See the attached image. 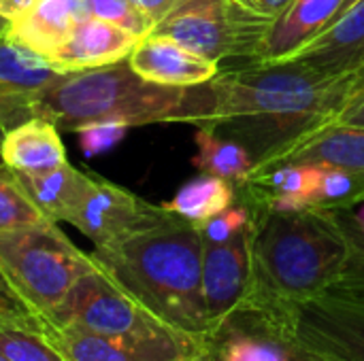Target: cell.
Listing matches in <instances>:
<instances>
[{
    "label": "cell",
    "mask_w": 364,
    "mask_h": 361,
    "mask_svg": "<svg viewBox=\"0 0 364 361\" xmlns=\"http://www.w3.org/2000/svg\"><path fill=\"white\" fill-rule=\"evenodd\" d=\"M49 221L23 189L17 172L0 164V232Z\"/></svg>",
    "instance_id": "d4e9b609"
},
{
    "label": "cell",
    "mask_w": 364,
    "mask_h": 361,
    "mask_svg": "<svg viewBox=\"0 0 364 361\" xmlns=\"http://www.w3.org/2000/svg\"><path fill=\"white\" fill-rule=\"evenodd\" d=\"M90 255L160 323L198 340L207 334L203 236L196 223L171 213L162 223Z\"/></svg>",
    "instance_id": "7a4b0ae2"
},
{
    "label": "cell",
    "mask_w": 364,
    "mask_h": 361,
    "mask_svg": "<svg viewBox=\"0 0 364 361\" xmlns=\"http://www.w3.org/2000/svg\"><path fill=\"white\" fill-rule=\"evenodd\" d=\"M23 189L49 221H68L87 196L94 177H87L68 162L45 172H17Z\"/></svg>",
    "instance_id": "44dd1931"
},
{
    "label": "cell",
    "mask_w": 364,
    "mask_h": 361,
    "mask_svg": "<svg viewBox=\"0 0 364 361\" xmlns=\"http://www.w3.org/2000/svg\"><path fill=\"white\" fill-rule=\"evenodd\" d=\"M9 30H11V21L0 15V38H6L9 36Z\"/></svg>",
    "instance_id": "e575fe53"
},
{
    "label": "cell",
    "mask_w": 364,
    "mask_h": 361,
    "mask_svg": "<svg viewBox=\"0 0 364 361\" xmlns=\"http://www.w3.org/2000/svg\"><path fill=\"white\" fill-rule=\"evenodd\" d=\"M0 355L9 361H66L45 334L0 323Z\"/></svg>",
    "instance_id": "484cf974"
},
{
    "label": "cell",
    "mask_w": 364,
    "mask_h": 361,
    "mask_svg": "<svg viewBox=\"0 0 364 361\" xmlns=\"http://www.w3.org/2000/svg\"><path fill=\"white\" fill-rule=\"evenodd\" d=\"M141 38L98 17H85L47 60L64 72L100 68L126 60Z\"/></svg>",
    "instance_id": "2e32d148"
},
{
    "label": "cell",
    "mask_w": 364,
    "mask_h": 361,
    "mask_svg": "<svg viewBox=\"0 0 364 361\" xmlns=\"http://www.w3.org/2000/svg\"><path fill=\"white\" fill-rule=\"evenodd\" d=\"M45 328H79L105 336L160 334L171 330L100 268L81 277L62 302L43 315Z\"/></svg>",
    "instance_id": "ba28073f"
},
{
    "label": "cell",
    "mask_w": 364,
    "mask_h": 361,
    "mask_svg": "<svg viewBox=\"0 0 364 361\" xmlns=\"http://www.w3.org/2000/svg\"><path fill=\"white\" fill-rule=\"evenodd\" d=\"M356 217H358V219H360V221H364V204H363V213H358V215H356Z\"/></svg>",
    "instance_id": "8d00e7d4"
},
{
    "label": "cell",
    "mask_w": 364,
    "mask_h": 361,
    "mask_svg": "<svg viewBox=\"0 0 364 361\" xmlns=\"http://www.w3.org/2000/svg\"><path fill=\"white\" fill-rule=\"evenodd\" d=\"M0 323L43 334V317L21 300V296L13 289V285L4 277L2 268H0Z\"/></svg>",
    "instance_id": "83f0119b"
},
{
    "label": "cell",
    "mask_w": 364,
    "mask_h": 361,
    "mask_svg": "<svg viewBox=\"0 0 364 361\" xmlns=\"http://www.w3.org/2000/svg\"><path fill=\"white\" fill-rule=\"evenodd\" d=\"M90 15L119 26L139 38L147 36L154 30V23L134 4V0H90Z\"/></svg>",
    "instance_id": "4316f807"
},
{
    "label": "cell",
    "mask_w": 364,
    "mask_h": 361,
    "mask_svg": "<svg viewBox=\"0 0 364 361\" xmlns=\"http://www.w3.org/2000/svg\"><path fill=\"white\" fill-rule=\"evenodd\" d=\"M2 138H4V130L0 128V140H2Z\"/></svg>",
    "instance_id": "74e56055"
},
{
    "label": "cell",
    "mask_w": 364,
    "mask_h": 361,
    "mask_svg": "<svg viewBox=\"0 0 364 361\" xmlns=\"http://www.w3.org/2000/svg\"><path fill=\"white\" fill-rule=\"evenodd\" d=\"M66 72L41 53L0 38V128L4 134L34 117Z\"/></svg>",
    "instance_id": "8fae6325"
},
{
    "label": "cell",
    "mask_w": 364,
    "mask_h": 361,
    "mask_svg": "<svg viewBox=\"0 0 364 361\" xmlns=\"http://www.w3.org/2000/svg\"><path fill=\"white\" fill-rule=\"evenodd\" d=\"M0 268L21 300L43 317L98 266L55 221H41L0 232Z\"/></svg>",
    "instance_id": "5b68a950"
},
{
    "label": "cell",
    "mask_w": 364,
    "mask_h": 361,
    "mask_svg": "<svg viewBox=\"0 0 364 361\" xmlns=\"http://www.w3.org/2000/svg\"><path fill=\"white\" fill-rule=\"evenodd\" d=\"M43 334L66 361H196L200 353L198 338L175 330L105 336L79 328H45Z\"/></svg>",
    "instance_id": "9c48e42d"
},
{
    "label": "cell",
    "mask_w": 364,
    "mask_h": 361,
    "mask_svg": "<svg viewBox=\"0 0 364 361\" xmlns=\"http://www.w3.org/2000/svg\"><path fill=\"white\" fill-rule=\"evenodd\" d=\"M252 221H254V217H252L250 206L237 198L232 206H228L226 211L211 217L209 221H205L198 228H200V236L205 243H224V240L232 238L235 234H239L243 228H247Z\"/></svg>",
    "instance_id": "f1b7e54d"
},
{
    "label": "cell",
    "mask_w": 364,
    "mask_h": 361,
    "mask_svg": "<svg viewBox=\"0 0 364 361\" xmlns=\"http://www.w3.org/2000/svg\"><path fill=\"white\" fill-rule=\"evenodd\" d=\"M252 245V285L245 298L292 311L322 296L348 257L339 213L326 209L262 211Z\"/></svg>",
    "instance_id": "3957f363"
},
{
    "label": "cell",
    "mask_w": 364,
    "mask_h": 361,
    "mask_svg": "<svg viewBox=\"0 0 364 361\" xmlns=\"http://www.w3.org/2000/svg\"><path fill=\"white\" fill-rule=\"evenodd\" d=\"M356 2H358V0H346V6H343V11H341V13H346V11H348L352 4H356Z\"/></svg>",
    "instance_id": "d590c367"
},
{
    "label": "cell",
    "mask_w": 364,
    "mask_h": 361,
    "mask_svg": "<svg viewBox=\"0 0 364 361\" xmlns=\"http://www.w3.org/2000/svg\"><path fill=\"white\" fill-rule=\"evenodd\" d=\"M358 66L322 74L288 62H252L200 83V121L245 147L256 168L331 126L352 106Z\"/></svg>",
    "instance_id": "6da1fadb"
},
{
    "label": "cell",
    "mask_w": 364,
    "mask_h": 361,
    "mask_svg": "<svg viewBox=\"0 0 364 361\" xmlns=\"http://www.w3.org/2000/svg\"><path fill=\"white\" fill-rule=\"evenodd\" d=\"M0 155L15 172H45L68 162L58 126L43 117L9 130L0 140Z\"/></svg>",
    "instance_id": "ffe728a7"
},
{
    "label": "cell",
    "mask_w": 364,
    "mask_h": 361,
    "mask_svg": "<svg viewBox=\"0 0 364 361\" xmlns=\"http://www.w3.org/2000/svg\"><path fill=\"white\" fill-rule=\"evenodd\" d=\"M196 361H328L296 334L292 311L245 298L200 338Z\"/></svg>",
    "instance_id": "52a82bcc"
},
{
    "label": "cell",
    "mask_w": 364,
    "mask_h": 361,
    "mask_svg": "<svg viewBox=\"0 0 364 361\" xmlns=\"http://www.w3.org/2000/svg\"><path fill=\"white\" fill-rule=\"evenodd\" d=\"M190 0H134V4L149 17V21L156 26L160 23L164 17H168L173 11H177L179 6H183Z\"/></svg>",
    "instance_id": "4dcf8cb0"
},
{
    "label": "cell",
    "mask_w": 364,
    "mask_h": 361,
    "mask_svg": "<svg viewBox=\"0 0 364 361\" xmlns=\"http://www.w3.org/2000/svg\"><path fill=\"white\" fill-rule=\"evenodd\" d=\"M168 215L171 211L164 204H151L111 181L94 177L87 196L66 223L77 228L98 249L154 228Z\"/></svg>",
    "instance_id": "30bf717a"
},
{
    "label": "cell",
    "mask_w": 364,
    "mask_h": 361,
    "mask_svg": "<svg viewBox=\"0 0 364 361\" xmlns=\"http://www.w3.org/2000/svg\"><path fill=\"white\" fill-rule=\"evenodd\" d=\"M275 19L247 0H190L151 32L181 43L222 68L230 60L258 62Z\"/></svg>",
    "instance_id": "8992f818"
},
{
    "label": "cell",
    "mask_w": 364,
    "mask_h": 361,
    "mask_svg": "<svg viewBox=\"0 0 364 361\" xmlns=\"http://www.w3.org/2000/svg\"><path fill=\"white\" fill-rule=\"evenodd\" d=\"M128 62L132 70L143 79L177 87L207 83L222 70L215 62L194 53L192 49L168 36L154 32L136 43V47L128 55Z\"/></svg>",
    "instance_id": "9a60e30c"
},
{
    "label": "cell",
    "mask_w": 364,
    "mask_h": 361,
    "mask_svg": "<svg viewBox=\"0 0 364 361\" xmlns=\"http://www.w3.org/2000/svg\"><path fill=\"white\" fill-rule=\"evenodd\" d=\"M299 338L328 361H364V306L318 296L292 309Z\"/></svg>",
    "instance_id": "7c38bea8"
},
{
    "label": "cell",
    "mask_w": 364,
    "mask_h": 361,
    "mask_svg": "<svg viewBox=\"0 0 364 361\" xmlns=\"http://www.w3.org/2000/svg\"><path fill=\"white\" fill-rule=\"evenodd\" d=\"M85 17H90V0H34L26 13L11 21L6 38L47 57Z\"/></svg>",
    "instance_id": "ac0fdd59"
},
{
    "label": "cell",
    "mask_w": 364,
    "mask_h": 361,
    "mask_svg": "<svg viewBox=\"0 0 364 361\" xmlns=\"http://www.w3.org/2000/svg\"><path fill=\"white\" fill-rule=\"evenodd\" d=\"M235 200H237L235 183L213 177V174H203V177L186 183L173 196V200H168L164 204V209H168L171 213H175L196 226H203L211 217H215L222 211H226L228 206H232Z\"/></svg>",
    "instance_id": "603a6c76"
},
{
    "label": "cell",
    "mask_w": 364,
    "mask_h": 361,
    "mask_svg": "<svg viewBox=\"0 0 364 361\" xmlns=\"http://www.w3.org/2000/svg\"><path fill=\"white\" fill-rule=\"evenodd\" d=\"M194 143L196 155L192 157V164L203 174H213L237 185L245 181L256 168V162L245 147L220 136L218 132L198 128L194 134Z\"/></svg>",
    "instance_id": "7402d4cb"
},
{
    "label": "cell",
    "mask_w": 364,
    "mask_h": 361,
    "mask_svg": "<svg viewBox=\"0 0 364 361\" xmlns=\"http://www.w3.org/2000/svg\"><path fill=\"white\" fill-rule=\"evenodd\" d=\"M0 164H2V155H0Z\"/></svg>",
    "instance_id": "ab89813d"
},
{
    "label": "cell",
    "mask_w": 364,
    "mask_h": 361,
    "mask_svg": "<svg viewBox=\"0 0 364 361\" xmlns=\"http://www.w3.org/2000/svg\"><path fill=\"white\" fill-rule=\"evenodd\" d=\"M279 164L328 166L364 174V128L348 123L331 126L328 130L275 153L264 164L254 168V172H262Z\"/></svg>",
    "instance_id": "e0dca14e"
},
{
    "label": "cell",
    "mask_w": 364,
    "mask_h": 361,
    "mask_svg": "<svg viewBox=\"0 0 364 361\" xmlns=\"http://www.w3.org/2000/svg\"><path fill=\"white\" fill-rule=\"evenodd\" d=\"M200 89L162 85L136 74L126 60L66 72L45 96L38 117L62 130L79 132L90 126H149L200 121Z\"/></svg>",
    "instance_id": "277c9868"
},
{
    "label": "cell",
    "mask_w": 364,
    "mask_h": 361,
    "mask_svg": "<svg viewBox=\"0 0 364 361\" xmlns=\"http://www.w3.org/2000/svg\"><path fill=\"white\" fill-rule=\"evenodd\" d=\"M34 0H0V15L9 21L17 19L21 13H26L32 6Z\"/></svg>",
    "instance_id": "1f68e13d"
},
{
    "label": "cell",
    "mask_w": 364,
    "mask_h": 361,
    "mask_svg": "<svg viewBox=\"0 0 364 361\" xmlns=\"http://www.w3.org/2000/svg\"><path fill=\"white\" fill-rule=\"evenodd\" d=\"M337 123H348V126H360V128H364V100L358 106H354L352 111H348L346 115H341L337 119Z\"/></svg>",
    "instance_id": "836d02e7"
},
{
    "label": "cell",
    "mask_w": 364,
    "mask_h": 361,
    "mask_svg": "<svg viewBox=\"0 0 364 361\" xmlns=\"http://www.w3.org/2000/svg\"><path fill=\"white\" fill-rule=\"evenodd\" d=\"M256 221L224 243L203 240V298L209 328L237 309L252 285V245Z\"/></svg>",
    "instance_id": "4fadbf2b"
},
{
    "label": "cell",
    "mask_w": 364,
    "mask_h": 361,
    "mask_svg": "<svg viewBox=\"0 0 364 361\" xmlns=\"http://www.w3.org/2000/svg\"><path fill=\"white\" fill-rule=\"evenodd\" d=\"M126 128L119 126H90L79 130L81 132V147L87 155H94L107 147H111L115 140H119V136L124 134Z\"/></svg>",
    "instance_id": "f546056e"
},
{
    "label": "cell",
    "mask_w": 364,
    "mask_h": 361,
    "mask_svg": "<svg viewBox=\"0 0 364 361\" xmlns=\"http://www.w3.org/2000/svg\"><path fill=\"white\" fill-rule=\"evenodd\" d=\"M346 0H292L275 19L258 62H277L320 32H324L343 11Z\"/></svg>",
    "instance_id": "d6986e66"
},
{
    "label": "cell",
    "mask_w": 364,
    "mask_h": 361,
    "mask_svg": "<svg viewBox=\"0 0 364 361\" xmlns=\"http://www.w3.org/2000/svg\"><path fill=\"white\" fill-rule=\"evenodd\" d=\"M247 2L271 17H279L292 4V0H247Z\"/></svg>",
    "instance_id": "d6a6232c"
},
{
    "label": "cell",
    "mask_w": 364,
    "mask_h": 361,
    "mask_svg": "<svg viewBox=\"0 0 364 361\" xmlns=\"http://www.w3.org/2000/svg\"><path fill=\"white\" fill-rule=\"evenodd\" d=\"M339 221L348 238V257L339 277L322 296L341 298L364 306V221L352 211H341Z\"/></svg>",
    "instance_id": "cb8c5ba5"
},
{
    "label": "cell",
    "mask_w": 364,
    "mask_h": 361,
    "mask_svg": "<svg viewBox=\"0 0 364 361\" xmlns=\"http://www.w3.org/2000/svg\"><path fill=\"white\" fill-rule=\"evenodd\" d=\"M279 62H288L322 74H341L358 66L364 62V0L352 4L324 32H320L290 55L267 64Z\"/></svg>",
    "instance_id": "5bb4252c"
},
{
    "label": "cell",
    "mask_w": 364,
    "mask_h": 361,
    "mask_svg": "<svg viewBox=\"0 0 364 361\" xmlns=\"http://www.w3.org/2000/svg\"><path fill=\"white\" fill-rule=\"evenodd\" d=\"M0 361H9V360H6V357H4V355H0Z\"/></svg>",
    "instance_id": "f35d334b"
}]
</instances>
